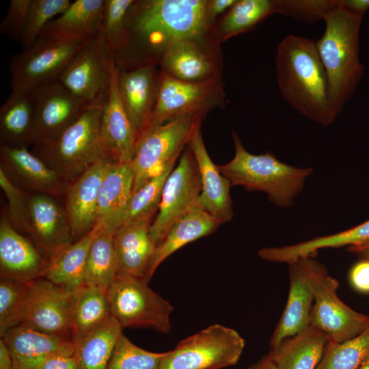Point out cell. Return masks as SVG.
Returning <instances> with one entry per match:
<instances>
[{
    "instance_id": "47",
    "label": "cell",
    "mask_w": 369,
    "mask_h": 369,
    "mask_svg": "<svg viewBox=\"0 0 369 369\" xmlns=\"http://www.w3.org/2000/svg\"><path fill=\"white\" fill-rule=\"evenodd\" d=\"M349 281L355 290L369 293V259H360L349 271Z\"/></svg>"
},
{
    "instance_id": "30",
    "label": "cell",
    "mask_w": 369,
    "mask_h": 369,
    "mask_svg": "<svg viewBox=\"0 0 369 369\" xmlns=\"http://www.w3.org/2000/svg\"><path fill=\"white\" fill-rule=\"evenodd\" d=\"M328 338L310 326L303 331L284 340L271 349L277 369H316L325 353Z\"/></svg>"
},
{
    "instance_id": "48",
    "label": "cell",
    "mask_w": 369,
    "mask_h": 369,
    "mask_svg": "<svg viewBox=\"0 0 369 369\" xmlns=\"http://www.w3.org/2000/svg\"><path fill=\"white\" fill-rule=\"evenodd\" d=\"M37 369H77L74 353L58 352L47 357Z\"/></svg>"
},
{
    "instance_id": "13",
    "label": "cell",
    "mask_w": 369,
    "mask_h": 369,
    "mask_svg": "<svg viewBox=\"0 0 369 369\" xmlns=\"http://www.w3.org/2000/svg\"><path fill=\"white\" fill-rule=\"evenodd\" d=\"M201 189L197 163L188 146L165 181L158 214L150 226V234L156 247L177 220L198 206Z\"/></svg>"
},
{
    "instance_id": "31",
    "label": "cell",
    "mask_w": 369,
    "mask_h": 369,
    "mask_svg": "<svg viewBox=\"0 0 369 369\" xmlns=\"http://www.w3.org/2000/svg\"><path fill=\"white\" fill-rule=\"evenodd\" d=\"M73 344L112 315L107 290L83 284L71 292L70 305Z\"/></svg>"
},
{
    "instance_id": "23",
    "label": "cell",
    "mask_w": 369,
    "mask_h": 369,
    "mask_svg": "<svg viewBox=\"0 0 369 369\" xmlns=\"http://www.w3.org/2000/svg\"><path fill=\"white\" fill-rule=\"evenodd\" d=\"M187 145L193 154L201 178L202 189L197 200L198 206L221 223L230 221L234 216L230 195L232 184L211 160L206 149L200 127L193 133Z\"/></svg>"
},
{
    "instance_id": "6",
    "label": "cell",
    "mask_w": 369,
    "mask_h": 369,
    "mask_svg": "<svg viewBox=\"0 0 369 369\" xmlns=\"http://www.w3.org/2000/svg\"><path fill=\"white\" fill-rule=\"evenodd\" d=\"M295 261L314 297L310 326L335 343L353 338L369 327L368 315L354 310L339 298V283L329 275L324 264L312 256Z\"/></svg>"
},
{
    "instance_id": "16",
    "label": "cell",
    "mask_w": 369,
    "mask_h": 369,
    "mask_svg": "<svg viewBox=\"0 0 369 369\" xmlns=\"http://www.w3.org/2000/svg\"><path fill=\"white\" fill-rule=\"evenodd\" d=\"M28 93L33 110L36 142L56 139L87 109L58 81L42 84Z\"/></svg>"
},
{
    "instance_id": "3",
    "label": "cell",
    "mask_w": 369,
    "mask_h": 369,
    "mask_svg": "<svg viewBox=\"0 0 369 369\" xmlns=\"http://www.w3.org/2000/svg\"><path fill=\"white\" fill-rule=\"evenodd\" d=\"M363 16L342 7L338 0V7L325 17V31L316 42L336 117L353 96L365 70L359 57Z\"/></svg>"
},
{
    "instance_id": "39",
    "label": "cell",
    "mask_w": 369,
    "mask_h": 369,
    "mask_svg": "<svg viewBox=\"0 0 369 369\" xmlns=\"http://www.w3.org/2000/svg\"><path fill=\"white\" fill-rule=\"evenodd\" d=\"M369 240V219L336 234L318 236L290 247V254L294 258L313 256L320 249L338 248L360 244Z\"/></svg>"
},
{
    "instance_id": "33",
    "label": "cell",
    "mask_w": 369,
    "mask_h": 369,
    "mask_svg": "<svg viewBox=\"0 0 369 369\" xmlns=\"http://www.w3.org/2000/svg\"><path fill=\"white\" fill-rule=\"evenodd\" d=\"M101 228L96 223L88 234L65 249L50 263L43 277L69 292L82 286L89 249Z\"/></svg>"
},
{
    "instance_id": "43",
    "label": "cell",
    "mask_w": 369,
    "mask_h": 369,
    "mask_svg": "<svg viewBox=\"0 0 369 369\" xmlns=\"http://www.w3.org/2000/svg\"><path fill=\"white\" fill-rule=\"evenodd\" d=\"M71 2L70 0H32L27 29L20 42L23 48L33 44L47 24L61 14Z\"/></svg>"
},
{
    "instance_id": "41",
    "label": "cell",
    "mask_w": 369,
    "mask_h": 369,
    "mask_svg": "<svg viewBox=\"0 0 369 369\" xmlns=\"http://www.w3.org/2000/svg\"><path fill=\"white\" fill-rule=\"evenodd\" d=\"M29 282L0 279V335L19 325Z\"/></svg>"
},
{
    "instance_id": "27",
    "label": "cell",
    "mask_w": 369,
    "mask_h": 369,
    "mask_svg": "<svg viewBox=\"0 0 369 369\" xmlns=\"http://www.w3.org/2000/svg\"><path fill=\"white\" fill-rule=\"evenodd\" d=\"M105 0H77L53 19L39 38L87 40L100 32Z\"/></svg>"
},
{
    "instance_id": "17",
    "label": "cell",
    "mask_w": 369,
    "mask_h": 369,
    "mask_svg": "<svg viewBox=\"0 0 369 369\" xmlns=\"http://www.w3.org/2000/svg\"><path fill=\"white\" fill-rule=\"evenodd\" d=\"M28 237L50 263L74 243L65 207L55 197L30 193Z\"/></svg>"
},
{
    "instance_id": "38",
    "label": "cell",
    "mask_w": 369,
    "mask_h": 369,
    "mask_svg": "<svg viewBox=\"0 0 369 369\" xmlns=\"http://www.w3.org/2000/svg\"><path fill=\"white\" fill-rule=\"evenodd\" d=\"M174 165L175 162L169 164L161 172L132 193L123 225L141 219L152 218L159 208L165 181Z\"/></svg>"
},
{
    "instance_id": "42",
    "label": "cell",
    "mask_w": 369,
    "mask_h": 369,
    "mask_svg": "<svg viewBox=\"0 0 369 369\" xmlns=\"http://www.w3.org/2000/svg\"><path fill=\"white\" fill-rule=\"evenodd\" d=\"M0 186L8 200V206L4 210L10 225L16 231L28 237L30 193L13 184L1 169Z\"/></svg>"
},
{
    "instance_id": "29",
    "label": "cell",
    "mask_w": 369,
    "mask_h": 369,
    "mask_svg": "<svg viewBox=\"0 0 369 369\" xmlns=\"http://www.w3.org/2000/svg\"><path fill=\"white\" fill-rule=\"evenodd\" d=\"M221 223L207 211L195 207L177 220L155 247L146 277L148 282L159 264L182 246L215 232Z\"/></svg>"
},
{
    "instance_id": "53",
    "label": "cell",
    "mask_w": 369,
    "mask_h": 369,
    "mask_svg": "<svg viewBox=\"0 0 369 369\" xmlns=\"http://www.w3.org/2000/svg\"><path fill=\"white\" fill-rule=\"evenodd\" d=\"M348 251L357 255L359 259H369V240L360 244L348 247Z\"/></svg>"
},
{
    "instance_id": "4",
    "label": "cell",
    "mask_w": 369,
    "mask_h": 369,
    "mask_svg": "<svg viewBox=\"0 0 369 369\" xmlns=\"http://www.w3.org/2000/svg\"><path fill=\"white\" fill-rule=\"evenodd\" d=\"M235 155L230 162L218 166L232 185L248 191L265 193L279 207H290L303 191L312 167H297L278 160L271 152L253 154L245 150L235 131H232Z\"/></svg>"
},
{
    "instance_id": "21",
    "label": "cell",
    "mask_w": 369,
    "mask_h": 369,
    "mask_svg": "<svg viewBox=\"0 0 369 369\" xmlns=\"http://www.w3.org/2000/svg\"><path fill=\"white\" fill-rule=\"evenodd\" d=\"M111 163L105 159L98 161L68 187L64 207L74 242L88 234L96 223L99 193Z\"/></svg>"
},
{
    "instance_id": "45",
    "label": "cell",
    "mask_w": 369,
    "mask_h": 369,
    "mask_svg": "<svg viewBox=\"0 0 369 369\" xmlns=\"http://www.w3.org/2000/svg\"><path fill=\"white\" fill-rule=\"evenodd\" d=\"M338 5V0H279V14L313 23L324 20Z\"/></svg>"
},
{
    "instance_id": "19",
    "label": "cell",
    "mask_w": 369,
    "mask_h": 369,
    "mask_svg": "<svg viewBox=\"0 0 369 369\" xmlns=\"http://www.w3.org/2000/svg\"><path fill=\"white\" fill-rule=\"evenodd\" d=\"M119 69L113 60L111 85L100 120V137L107 159L112 163H131L139 133L130 121L121 102L118 90Z\"/></svg>"
},
{
    "instance_id": "28",
    "label": "cell",
    "mask_w": 369,
    "mask_h": 369,
    "mask_svg": "<svg viewBox=\"0 0 369 369\" xmlns=\"http://www.w3.org/2000/svg\"><path fill=\"white\" fill-rule=\"evenodd\" d=\"M290 287L283 314L269 342L271 349L284 340L294 336L310 326L314 303L312 292L295 261L288 264Z\"/></svg>"
},
{
    "instance_id": "40",
    "label": "cell",
    "mask_w": 369,
    "mask_h": 369,
    "mask_svg": "<svg viewBox=\"0 0 369 369\" xmlns=\"http://www.w3.org/2000/svg\"><path fill=\"white\" fill-rule=\"evenodd\" d=\"M167 352L154 353L138 347L122 334L107 369H161Z\"/></svg>"
},
{
    "instance_id": "49",
    "label": "cell",
    "mask_w": 369,
    "mask_h": 369,
    "mask_svg": "<svg viewBox=\"0 0 369 369\" xmlns=\"http://www.w3.org/2000/svg\"><path fill=\"white\" fill-rule=\"evenodd\" d=\"M237 0H208L207 14L210 21L214 23L216 17L230 9Z\"/></svg>"
},
{
    "instance_id": "35",
    "label": "cell",
    "mask_w": 369,
    "mask_h": 369,
    "mask_svg": "<svg viewBox=\"0 0 369 369\" xmlns=\"http://www.w3.org/2000/svg\"><path fill=\"white\" fill-rule=\"evenodd\" d=\"M113 233L102 228L90 247L84 273V284L106 290L118 273V262L113 242Z\"/></svg>"
},
{
    "instance_id": "37",
    "label": "cell",
    "mask_w": 369,
    "mask_h": 369,
    "mask_svg": "<svg viewBox=\"0 0 369 369\" xmlns=\"http://www.w3.org/2000/svg\"><path fill=\"white\" fill-rule=\"evenodd\" d=\"M369 353V327L361 334L340 343L328 340L316 369H357Z\"/></svg>"
},
{
    "instance_id": "14",
    "label": "cell",
    "mask_w": 369,
    "mask_h": 369,
    "mask_svg": "<svg viewBox=\"0 0 369 369\" xmlns=\"http://www.w3.org/2000/svg\"><path fill=\"white\" fill-rule=\"evenodd\" d=\"M70 296L44 277L29 281L19 325L72 340Z\"/></svg>"
},
{
    "instance_id": "9",
    "label": "cell",
    "mask_w": 369,
    "mask_h": 369,
    "mask_svg": "<svg viewBox=\"0 0 369 369\" xmlns=\"http://www.w3.org/2000/svg\"><path fill=\"white\" fill-rule=\"evenodd\" d=\"M204 116L188 115L150 127L139 136L131 162L134 182L133 192L176 162L193 133L201 126Z\"/></svg>"
},
{
    "instance_id": "8",
    "label": "cell",
    "mask_w": 369,
    "mask_h": 369,
    "mask_svg": "<svg viewBox=\"0 0 369 369\" xmlns=\"http://www.w3.org/2000/svg\"><path fill=\"white\" fill-rule=\"evenodd\" d=\"M245 340L234 329L214 324L167 351L161 369H221L239 361Z\"/></svg>"
},
{
    "instance_id": "22",
    "label": "cell",
    "mask_w": 369,
    "mask_h": 369,
    "mask_svg": "<svg viewBox=\"0 0 369 369\" xmlns=\"http://www.w3.org/2000/svg\"><path fill=\"white\" fill-rule=\"evenodd\" d=\"M160 83L161 69L155 66L119 70L121 102L139 137L149 124L157 101Z\"/></svg>"
},
{
    "instance_id": "55",
    "label": "cell",
    "mask_w": 369,
    "mask_h": 369,
    "mask_svg": "<svg viewBox=\"0 0 369 369\" xmlns=\"http://www.w3.org/2000/svg\"><path fill=\"white\" fill-rule=\"evenodd\" d=\"M357 369H369V366H361Z\"/></svg>"
},
{
    "instance_id": "26",
    "label": "cell",
    "mask_w": 369,
    "mask_h": 369,
    "mask_svg": "<svg viewBox=\"0 0 369 369\" xmlns=\"http://www.w3.org/2000/svg\"><path fill=\"white\" fill-rule=\"evenodd\" d=\"M133 182L131 163L111 164L102 181L98 201L96 223L104 230L114 234L123 225Z\"/></svg>"
},
{
    "instance_id": "32",
    "label": "cell",
    "mask_w": 369,
    "mask_h": 369,
    "mask_svg": "<svg viewBox=\"0 0 369 369\" xmlns=\"http://www.w3.org/2000/svg\"><path fill=\"white\" fill-rule=\"evenodd\" d=\"M1 145L27 147L36 142L29 93L12 92L0 109Z\"/></svg>"
},
{
    "instance_id": "18",
    "label": "cell",
    "mask_w": 369,
    "mask_h": 369,
    "mask_svg": "<svg viewBox=\"0 0 369 369\" xmlns=\"http://www.w3.org/2000/svg\"><path fill=\"white\" fill-rule=\"evenodd\" d=\"M0 169L18 188L29 193L65 196L69 182L27 147L0 146Z\"/></svg>"
},
{
    "instance_id": "51",
    "label": "cell",
    "mask_w": 369,
    "mask_h": 369,
    "mask_svg": "<svg viewBox=\"0 0 369 369\" xmlns=\"http://www.w3.org/2000/svg\"><path fill=\"white\" fill-rule=\"evenodd\" d=\"M0 369H12V355L2 338L0 339Z\"/></svg>"
},
{
    "instance_id": "1",
    "label": "cell",
    "mask_w": 369,
    "mask_h": 369,
    "mask_svg": "<svg viewBox=\"0 0 369 369\" xmlns=\"http://www.w3.org/2000/svg\"><path fill=\"white\" fill-rule=\"evenodd\" d=\"M207 3L208 0H134L112 55L117 68L128 71L158 66L175 42L218 36L208 18Z\"/></svg>"
},
{
    "instance_id": "52",
    "label": "cell",
    "mask_w": 369,
    "mask_h": 369,
    "mask_svg": "<svg viewBox=\"0 0 369 369\" xmlns=\"http://www.w3.org/2000/svg\"><path fill=\"white\" fill-rule=\"evenodd\" d=\"M247 369H277V368L269 353L258 361L250 365Z\"/></svg>"
},
{
    "instance_id": "36",
    "label": "cell",
    "mask_w": 369,
    "mask_h": 369,
    "mask_svg": "<svg viewBox=\"0 0 369 369\" xmlns=\"http://www.w3.org/2000/svg\"><path fill=\"white\" fill-rule=\"evenodd\" d=\"M274 14H279V0L236 1L217 27L219 40L246 32Z\"/></svg>"
},
{
    "instance_id": "24",
    "label": "cell",
    "mask_w": 369,
    "mask_h": 369,
    "mask_svg": "<svg viewBox=\"0 0 369 369\" xmlns=\"http://www.w3.org/2000/svg\"><path fill=\"white\" fill-rule=\"evenodd\" d=\"M12 358V369H37L49 355L58 352L74 353L72 340L45 334L18 325L1 337Z\"/></svg>"
},
{
    "instance_id": "46",
    "label": "cell",
    "mask_w": 369,
    "mask_h": 369,
    "mask_svg": "<svg viewBox=\"0 0 369 369\" xmlns=\"http://www.w3.org/2000/svg\"><path fill=\"white\" fill-rule=\"evenodd\" d=\"M32 0H11L7 13L1 22L0 32L21 42L28 23Z\"/></svg>"
},
{
    "instance_id": "2",
    "label": "cell",
    "mask_w": 369,
    "mask_h": 369,
    "mask_svg": "<svg viewBox=\"0 0 369 369\" xmlns=\"http://www.w3.org/2000/svg\"><path fill=\"white\" fill-rule=\"evenodd\" d=\"M275 73L282 98L298 113L324 126L335 121L315 41L297 35L284 37L277 46Z\"/></svg>"
},
{
    "instance_id": "5",
    "label": "cell",
    "mask_w": 369,
    "mask_h": 369,
    "mask_svg": "<svg viewBox=\"0 0 369 369\" xmlns=\"http://www.w3.org/2000/svg\"><path fill=\"white\" fill-rule=\"evenodd\" d=\"M103 107L87 108L56 139L36 142L31 152L70 183L92 165L107 160L100 137Z\"/></svg>"
},
{
    "instance_id": "10",
    "label": "cell",
    "mask_w": 369,
    "mask_h": 369,
    "mask_svg": "<svg viewBox=\"0 0 369 369\" xmlns=\"http://www.w3.org/2000/svg\"><path fill=\"white\" fill-rule=\"evenodd\" d=\"M113 60L100 32L74 55L57 81L85 107H103L109 93Z\"/></svg>"
},
{
    "instance_id": "20",
    "label": "cell",
    "mask_w": 369,
    "mask_h": 369,
    "mask_svg": "<svg viewBox=\"0 0 369 369\" xmlns=\"http://www.w3.org/2000/svg\"><path fill=\"white\" fill-rule=\"evenodd\" d=\"M49 264L33 241L12 227L3 210L0 220L1 277L29 282L43 277Z\"/></svg>"
},
{
    "instance_id": "50",
    "label": "cell",
    "mask_w": 369,
    "mask_h": 369,
    "mask_svg": "<svg viewBox=\"0 0 369 369\" xmlns=\"http://www.w3.org/2000/svg\"><path fill=\"white\" fill-rule=\"evenodd\" d=\"M340 3L346 9L361 15L369 9V0H340Z\"/></svg>"
},
{
    "instance_id": "15",
    "label": "cell",
    "mask_w": 369,
    "mask_h": 369,
    "mask_svg": "<svg viewBox=\"0 0 369 369\" xmlns=\"http://www.w3.org/2000/svg\"><path fill=\"white\" fill-rule=\"evenodd\" d=\"M220 42L217 35L175 42L165 51L160 68L171 77L185 82L221 79Z\"/></svg>"
},
{
    "instance_id": "7",
    "label": "cell",
    "mask_w": 369,
    "mask_h": 369,
    "mask_svg": "<svg viewBox=\"0 0 369 369\" xmlns=\"http://www.w3.org/2000/svg\"><path fill=\"white\" fill-rule=\"evenodd\" d=\"M112 316L124 328H151L170 332L169 301L152 290L144 278L118 273L107 290Z\"/></svg>"
},
{
    "instance_id": "25",
    "label": "cell",
    "mask_w": 369,
    "mask_h": 369,
    "mask_svg": "<svg viewBox=\"0 0 369 369\" xmlns=\"http://www.w3.org/2000/svg\"><path fill=\"white\" fill-rule=\"evenodd\" d=\"M150 220L145 218L124 224L114 232L118 273L146 279L156 247L150 234Z\"/></svg>"
},
{
    "instance_id": "34",
    "label": "cell",
    "mask_w": 369,
    "mask_h": 369,
    "mask_svg": "<svg viewBox=\"0 0 369 369\" xmlns=\"http://www.w3.org/2000/svg\"><path fill=\"white\" fill-rule=\"evenodd\" d=\"M123 328L111 316L103 324L74 343L77 369H107Z\"/></svg>"
},
{
    "instance_id": "11",
    "label": "cell",
    "mask_w": 369,
    "mask_h": 369,
    "mask_svg": "<svg viewBox=\"0 0 369 369\" xmlns=\"http://www.w3.org/2000/svg\"><path fill=\"white\" fill-rule=\"evenodd\" d=\"M89 40L65 41L39 38L31 46L23 48L10 62L12 92L28 93L42 84L57 81Z\"/></svg>"
},
{
    "instance_id": "44",
    "label": "cell",
    "mask_w": 369,
    "mask_h": 369,
    "mask_svg": "<svg viewBox=\"0 0 369 369\" xmlns=\"http://www.w3.org/2000/svg\"><path fill=\"white\" fill-rule=\"evenodd\" d=\"M134 0H105L100 24L111 56L116 51L123 32L126 13Z\"/></svg>"
},
{
    "instance_id": "12",
    "label": "cell",
    "mask_w": 369,
    "mask_h": 369,
    "mask_svg": "<svg viewBox=\"0 0 369 369\" xmlns=\"http://www.w3.org/2000/svg\"><path fill=\"white\" fill-rule=\"evenodd\" d=\"M225 96L222 79L185 82L171 77L161 70L159 93L146 129L184 116L204 117L210 110L221 107Z\"/></svg>"
},
{
    "instance_id": "54",
    "label": "cell",
    "mask_w": 369,
    "mask_h": 369,
    "mask_svg": "<svg viewBox=\"0 0 369 369\" xmlns=\"http://www.w3.org/2000/svg\"><path fill=\"white\" fill-rule=\"evenodd\" d=\"M361 366H369V353H368V355L364 359L363 361L361 364Z\"/></svg>"
}]
</instances>
